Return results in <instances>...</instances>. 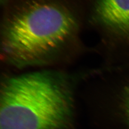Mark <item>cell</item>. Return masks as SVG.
I'll use <instances>...</instances> for the list:
<instances>
[{
    "mask_svg": "<svg viewBox=\"0 0 129 129\" xmlns=\"http://www.w3.org/2000/svg\"><path fill=\"white\" fill-rule=\"evenodd\" d=\"M78 0H13L2 28L3 58L18 69L64 59L79 40Z\"/></svg>",
    "mask_w": 129,
    "mask_h": 129,
    "instance_id": "cell-1",
    "label": "cell"
},
{
    "mask_svg": "<svg viewBox=\"0 0 129 129\" xmlns=\"http://www.w3.org/2000/svg\"><path fill=\"white\" fill-rule=\"evenodd\" d=\"M123 107L125 115L129 121V86L125 89L123 98Z\"/></svg>",
    "mask_w": 129,
    "mask_h": 129,
    "instance_id": "cell-4",
    "label": "cell"
},
{
    "mask_svg": "<svg viewBox=\"0 0 129 129\" xmlns=\"http://www.w3.org/2000/svg\"><path fill=\"white\" fill-rule=\"evenodd\" d=\"M76 77L56 70L5 77L0 129H77Z\"/></svg>",
    "mask_w": 129,
    "mask_h": 129,
    "instance_id": "cell-2",
    "label": "cell"
},
{
    "mask_svg": "<svg viewBox=\"0 0 129 129\" xmlns=\"http://www.w3.org/2000/svg\"><path fill=\"white\" fill-rule=\"evenodd\" d=\"M8 0H1V3H3V4H5L6 3H7V2L8 1Z\"/></svg>",
    "mask_w": 129,
    "mask_h": 129,
    "instance_id": "cell-5",
    "label": "cell"
},
{
    "mask_svg": "<svg viewBox=\"0 0 129 129\" xmlns=\"http://www.w3.org/2000/svg\"><path fill=\"white\" fill-rule=\"evenodd\" d=\"M92 19L107 37L129 45V0H92Z\"/></svg>",
    "mask_w": 129,
    "mask_h": 129,
    "instance_id": "cell-3",
    "label": "cell"
}]
</instances>
